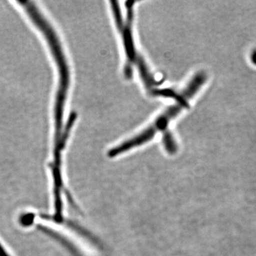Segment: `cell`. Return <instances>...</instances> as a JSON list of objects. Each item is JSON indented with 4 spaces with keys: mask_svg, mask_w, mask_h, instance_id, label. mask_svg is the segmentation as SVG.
Segmentation results:
<instances>
[{
    "mask_svg": "<svg viewBox=\"0 0 256 256\" xmlns=\"http://www.w3.org/2000/svg\"><path fill=\"white\" fill-rule=\"evenodd\" d=\"M206 79L207 76L204 72L197 73L184 88L182 92H178V96L176 99L178 104L170 106L169 108L166 109L150 126L146 128L142 132L112 148L108 152V156L109 158H114L136 146L146 144L154 138L156 133L164 130L172 120L178 116L184 109L188 107V101L196 95L198 90L206 82Z\"/></svg>",
    "mask_w": 256,
    "mask_h": 256,
    "instance_id": "1",
    "label": "cell"
},
{
    "mask_svg": "<svg viewBox=\"0 0 256 256\" xmlns=\"http://www.w3.org/2000/svg\"><path fill=\"white\" fill-rule=\"evenodd\" d=\"M26 12L30 14V18L34 22L36 26L41 28L44 34L46 37L47 42L50 44L56 63L58 66L60 82H58L54 108L55 137H60L62 134L64 106H65L69 84H70V73H69L68 64L66 60L58 37L56 35L53 28H50V24L47 22L46 20H45L44 16L38 12L35 6H30L26 10Z\"/></svg>",
    "mask_w": 256,
    "mask_h": 256,
    "instance_id": "2",
    "label": "cell"
},
{
    "mask_svg": "<svg viewBox=\"0 0 256 256\" xmlns=\"http://www.w3.org/2000/svg\"><path fill=\"white\" fill-rule=\"evenodd\" d=\"M134 3H136L134 1H128L126 2L128 11L127 20L124 24L118 2L117 1H110L111 8H112V13L114 14L116 26L118 28L119 32L122 34L126 53L127 55L128 60L124 68V76L128 78H130L132 77V64H136L146 88L151 89L156 86V84H159V82H156L152 76L146 66V62L143 60L142 56L138 54V52H136V47H134L132 35L133 4Z\"/></svg>",
    "mask_w": 256,
    "mask_h": 256,
    "instance_id": "3",
    "label": "cell"
},
{
    "mask_svg": "<svg viewBox=\"0 0 256 256\" xmlns=\"http://www.w3.org/2000/svg\"><path fill=\"white\" fill-rule=\"evenodd\" d=\"M163 144H164V149L170 154H174L178 151V146L175 142L172 134L168 130L164 131L162 139Z\"/></svg>",
    "mask_w": 256,
    "mask_h": 256,
    "instance_id": "4",
    "label": "cell"
},
{
    "mask_svg": "<svg viewBox=\"0 0 256 256\" xmlns=\"http://www.w3.org/2000/svg\"><path fill=\"white\" fill-rule=\"evenodd\" d=\"M252 60L254 64H256V52H254L252 55Z\"/></svg>",
    "mask_w": 256,
    "mask_h": 256,
    "instance_id": "5",
    "label": "cell"
}]
</instances>
